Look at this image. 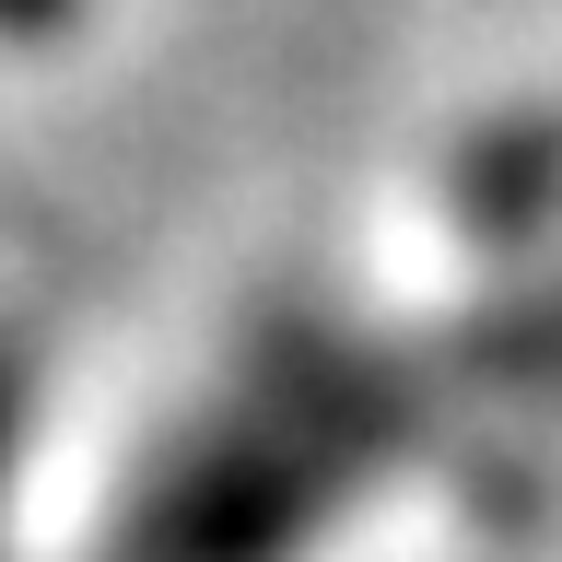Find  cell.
Returning <instances> with one entry per match:
<instances>
[{"instance_id":"cell-1","label":"cell","mask_w":562,"mask_h":562,"mask_svg":"<svg viewBox=\"0 0 562 562\" xmlns=\"http://www.w3.org/2000/svg\"><path fill=\"white\" fill-rule=\"evenodd\" d=\"M398 375V398H411V422L434 434V422H481V411H527V398H562V281H539L527 305L481 316V328H457V340L434 351H398L386 363Z\"/></svg>"},{"instance_id":"cell-2","label":"cell","mask_w":562,"mask_h":562,"mask_svg":"<svg viewBox=\"0 0 562 562\" xmlns=\"http://www.w3.org/2000/svg\"><path fill=\"white\" fill-rule=\"evenodd\" d=\"M457 211H469L481 235H539L562 211V105L492 140L481 165H469V188H457Z\"/></svg>"},{"instance_id":"cell-3","label":"cell","mask_w":562,"mask_h":562,"mask_svg":"<svg viewBox=\"0 0 562 562\" xmlns=\"http://www.w3.org/2000/svg\"><path fill=\"white\" fill-rule=\"evenodd\" d=\"M47 24H70V0H0V35H47Z\"/></svg>"}]
</instances>
